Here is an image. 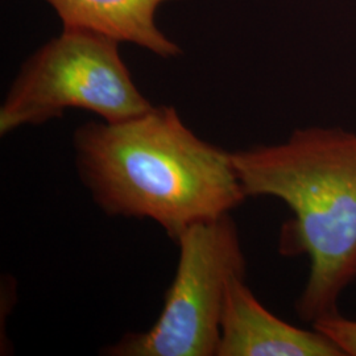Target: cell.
<instances>
[{
	"instance_id": "5b68a950",
	"label": "cell",
	"mask_w": 356,
	"mask_h": 356,
	"mask_svg": "<svg viewBox=\"0 0 356 356\" xmlns=\"http://www.w3.org/2000/svg\"><path fill=\"white\" fill-rule=\"evenodd\" d=\"M216 356H344L323 332L305 330L276 317L245 284L232 277L227 286Z\"/></svg>"
},
{
	"instance_id": "6da1fadb",
	"label": "cell",
	"mask_w": 356,
	"mask_h": 356,
	"mask_svg": "<svg viewBox=\"0 0 356 356\" xmlns=\"http://www.w3.org/2000/svg\"><path fill=\"white\" fill-rule=\"evenodd\" d=\"M73 149L79 181L106 216L149 219L173 242L247 198L231 151L195 135L172 106L118 123H85Z\"/></svg>"
},
{
	"instance_id": "52a82bcc",
	"label": "cell",
	"mask_w": 356,
	"mask_h": 356,
	"mask_svg": "<svg viewBox=\"0 0 356 356\" xmlns=\"http://www.w3.org/2000/svg\"><path fill=\"white\" fill-rule=\"evenodd\" d=\"M312 327L323 332L344 356H356V319L343 317L338 312L316 321Z\"/></svg>"
},
{
	"instance_id": "8992f818",
	"label": "cell",
	"mask_w": 356,
	"mask_h": 356,
	"mask_svg": "<svg viewBox=\"0 0 356 356\" xmlns=\"http://www.w3.org/2000/svg\"><path fill=\"white\" fill-rule=\"evenodd\" d=\"M61 19L64 28L88 29L135 44L161 58L182 54L177 42L156 23L159 8L181 0H45Z\"/></svg>"
},
{
	"instance_id": "3957f363",
	"label": "cell",
	"mask_w": 356,
	"mask_h": 356,
	"mask_svg": "<svg viewBox=\"0 0 356 356\" xmlns=\"http://www.w3.org/2000/svg\"><path fill=\"white\" fill-rule=\"evenodd\" d=\"M115 38L64 28L32 53L0 106V136L85 110L118 123L152 108L134 82Z\"/></svg>"
},
{
	"instance_id": "7a4b0ae2",
	"label": "cell",
	"mask_w": 356,
	"mask_h": 356,
	"mask_svg": "<svg viewBox=\"0 0 356 356\" xmlns=\"http://www.w3.org/2000/svg\"><path fill=\"white\" fill-rule=\"evenodd\" d=\"M247 197H273L292 211L280 252L304 254L309 275L296 312L306 323L338 313L356 279V134L297 128L277 144L231 151Z\"/></svg>"
},
{
	"instance_id": "277c9868",
	"label": "cell",
	"mask_w": 356,
	"mask_h": 356,
	"mask_svg": "<svg viewBox=\"0 0 356 356\" xmlns=\"http://www.w3.org/2000/svg\"><path fill=\"white\" fill-rule=\"evenodd\" d=\"M178 263L152 327L131 331L107 356H216L229 282L245 276V254L231 214L204 220L176 241Z\"/></svg>"
}]
</instances>
